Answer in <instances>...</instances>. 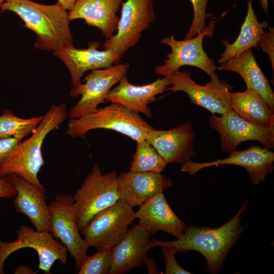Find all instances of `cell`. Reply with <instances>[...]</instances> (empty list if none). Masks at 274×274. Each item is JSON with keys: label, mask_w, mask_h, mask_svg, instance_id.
Masks as SVG:
<instances>
[{"label": "cell", "mask_w": 274, "mask_h": 274, "mask_svg": "<svg viewBox=\"0 0 274 274\" xmlns=\"http://www.w3.org/2000/svg\"><path fill=\"white\" fill-rule=\"evenodd\" d=\"M168 77L172 86V92H185L194 104L208 110L213 114H226L232 109L230 106V90L233 87L220 79L215 73L209 82L204 85L195 83L188 71L173 72Z\"/></svg>", "instance_id": "30bf717a"}, {"label": "cell", "mask_w": 274, "mask_h": 274, "mask_svg": "<svg viewBox=\"0 0 274 274\" xmlns=\"http://www.w3.org/2000/svg\"><path fill=\"white\" fill-rule=\"evenodd\" d=\"M215 23V20H211L202 31L190 39L178 41L173 35L162 39L161 43L169 46L171 51L167 54L164 64L156 67L154 72L168 76L183 66L191 65L201 69L210 77L217 66L214 59L210 58L204 50L203 40L206 36L212 37Z\"/></svg>", "instance_id": "9c48e42d"}, {"label": "cell", "mask_w": 274, "mask_h": 274, "mask_svg": "<svg viewBox=\"0 0 274 274\" xmlns=\"http://www.w3.org/2000/svg\"><path fill=\"white\" fill-rule=\"evenodd\" d=\"M274 153L260 146L252 145L243 151H234L228 157L217 159L208 162H194L191 160L182 164L181 170L188 173L189 176L195 175L205 167L224 164L235 165L246 168L250 177L252 184L258 185L263 181L268 173L273 172Z\"/></svg>", "instance_id": "5bb4252c"}, {"label": "cell", "mask_w": 274, "mask_h": 274, "mask_svg": "<svg viewBox=\"0 0 274 274\" xmlns=\"http://www.w3.org/2000/svg\"><path fill=\"white\" fill-rule=\"evenodd\" d=\"M135 213L139 224L152 235L161 231L169 233L176 238L183 234L185 224L174 213L164 194L161 193L147 200Z\"/></svg>", "instance_id": "44dd1931"}, {"label": "cell", "mask_w": 274, "mask_h": 274, "mask_svg": "<svg viewBox=\"0 0 274 274\" xmlns=\"http://www.w3.org/2000/svg\"><path fill=\"white\" fill-rule=\"evenodd\" d=\"M77 0H58L57 4L61 6L66 11H70Z\"/></svg>", "instance_id": "e575fe53"}, {"label": "cell", "mask_w": 274, "mask_h": 274, "mask_svg": "<svg viewBox=\"0 0 274 274\" xmlns=\"http://www.w3.org/2000/svg\"><path fill=\"white\" fill-rule=\"evenodd\" d=\"M6 0H0V8L2 5V4Z\"/></svg>", "instance_id": "74e56055"}, {"label": "cell", "mask_w": 274, "mask_h": 274, "mask_svg": "<svg viewBox=\"0 0 274 274\" xmlns=\"http://www.w3.org/2000/svg\"><path fill=\"white\" fill-rule=\"evenodd\" d=\"M16 240L6 242L0 238V274L4 273L5 262L13 253L21 249L30 248L38 253V268L45 274L51 273L52 265L57 260L62 264L67 262V250L50 232L34 230L26 225H21L16 230Z\"/></svg>", "instance_id": "8992f818"}, {"label": "cell", "mask_w": 274, "mask_h": 274, "mask_svg": "<svg viewBox=\"0 0 274 274\" xmlns=\"http://www.w3.org/2000/svg\"><path fill=\"white\" fill-rule=\"evenodd\" d=\"M117 87L111 89L105 101L117 102L136 113H141L147 118L152 116L148 105L155 99L156 95L165 91L171 85L168 76L159 78L153 82L142 86L131 84L125 76L118 82Z\"/></svg>", "instance_id": "d6986e66"}, {"label": "cell", "mask_w": 274, "mask_h": 274, "mask_svg": "<svg viewBox=\"0 0 274 274\" xmlns=\"http://www.w3.org/2000/svg\"><path fill=\"white\" fill-rule=\"evenodd\" d=\"M210 126L216 130L221 139L223 152L230 154L237 146L247 141H256L264 148L274 147V126H258L241 117L234 111L210 117Z\"/></svg>", "instance_id": "7c38bea8"}, {"label": "cell", "mask_w": 274, "mask_h": 274, "mask_svg": "<svg viewBox=\"0 0 274 274\" xmlns=\"http://www.w3.org/2000/svg\"><path fill=\"white\" fill-rule=\"evenodd\" d=\"M167 163L146 139L136 142V150L129 166L130 171L161 173Z\"/></svg>", "instance_id": "4316f807"}, {"label": "cell", "mask_w": 274, "mask_h": 274, "mask_svg": "<svg viewBox=\"0 0 274 274\" xmlns=\"http://www.w3.org/2000/svg\"><path fill=\"white\" fill-rule=\"evenodd\" d=\"M194 135L192 126L185 123L165 130H156L152 127L146 140L167 164H184L196 155L193 149Z\"/></svg>", "instance_id": "2e32d148"}, {"label": "cell", "mask_w": 274, "mask_h": 274, "mask_svg": "<svg viewBox=\"0 0 274 274\" xmlns=\"http://www.w3.org/2000/svg\"><path fill=\"white\" fill-rule=\"evenodd\" d=\"M73 198V211L80 232L95 216L120 199L117 172L102 174L95 164Z\"/></svg>", "instance_id": "5b68a950"}, {"label": "cell", "mask_w": 274, "mask_h": 274, "mask_svg": "<svg viewBox=\"0 0 274 274\" xmlns=\"http://www.w3.org/2000/svg\"><path fill=\"white\" fill-rule=\"evenodd\" d=\"M113 261V248L98 250L87 256L79 268V274H109Z\"/></svg>", "instance_id": "83f0119b"}, {"label": "cell", "mask_w": 274, "mask_h": 274, "mask_svg": "<svg viewBox=\"0 0 274 274\" xmlns=\"http://www.w3.org/2000/svg\"><path fill=\"white\" fill-rule=\"evenodd\" d=\"M67 116L64 104L53 105L30 137L21 141L5 160L0 168V177L15 174L44 189L38 174L44 164L42 148L47 135L58 129Z\"/></svg>", "instance_id": "3957f363"}, {"label": "cell", "mask_w": 274, "mask_h": 274, "mask_svg": "<svg viewBox=\"0 0 274 274\" xmlns=\"http://www.w3.org/2000/svg\"><path fill=\"white\" fill-rule=\"evenodd\" d=\"M144 263L146 264L149 273H159V271L157 269V264L154 259H147Z\"/></svg>", "instance_id": "836d02e7"}, {"label": "cell", "mask_w": 274, "mask_h": 274, "mask_svg": "<svg viewBox=\"0 0 274 274\" xmlns=\"http://www.w3.org/2000/svg\"><path fill=\"white\" fill-rule=\"evenodd\" d=\"M21 142L14 138L0 139V168L7 158Z\"/></svg>", "instance_id": "1f68e13d"}, {"label": "cell", "mask_w": 274, "mask_h": 274, "mask_svg": "<svg viewBox=\"0 0 274 274\" xmlns=\"http://www.w3.org/2000/svg\"><path fill=\"white\" fill-rule=\"evenodd\" d=\"M247 5V15L238 37L231 44L227 40H222L225 49L218 60L220 63L226 62L249 49L257 47L264 32V29L268 25L266 21H258L253 8L252 0L248 1Z\"/></svg>", "instance_id": "d4e9b609"}, {"label": "cell", "mask_w": 274, "mask_h": 274, "mask_svg": "<svg viewBox=\"0 0 274 274\" xmlns=\"http://www.w3.org/2000/svg\"><path fill=\"white\" fill-rule=\"evenodd\" d=\"M193 8V18L192 24L184 39L195 37L206 27V18L209 16L206 12L209 0H190Z\"/></svg>", "instance_id": "f1b7e54d"}, {"label": "cell", "mask_w": 274, "mask_h": 274, "mask_svg": "<svg viewBox=\"0 0 274 274\" xmlns=\"http://www.w3.org/2000/svg\"><path fill=\"white\" fill-rule=\"evenodd\" d=\"M231 109L243 119L258 126H274V111L256 91L230 92Z\"/></svg>", "instance_id": "cb8c5ba5"}, {"label": "cell", "mask_w": 274, "mask_h": 274, "mask_svg": "<svg viewBox=\"0 0 274 274\" xmlns=\"http://www.w3.org/2000/svg\"><path fill=\"white\" fill-rule=\"evenodd\" d=\"M1 12L16 14L26 27L37 35L35 47L46 51H56L73 45L70 28L68 12L59 5H47L30 0H6Z\"/></svg>", "instance_id": "7a4b0ae2"}, {"label": "cell", "mask_w": 274, "mask_h": 274, "mask_svg": "<svg viewBox=\"0 0 274 274\" xmlns=\"http://www.w3.org/2000/svg\"><path fill=\"white\" fill-rule=\"evenodd\" d=\"M150 126L139 113L120 104L111 102L103 108L80 118L70 119L66 133L73 138L84 139L89 131L95 129L114 130L138 142L146 139Z\"/></svg>", "instance_id": "277c9868"}, {"label": "cell", "mask_w": 274, "mask_h": 274, "mask_svg": "<svg viewBox=\"0 0 274 274\" xmlns=\"http://www.w3.org/2000/svg\"><path fill=\"white\" fill-rule=\"evenodd\" d=\"M120 198L129 206H140L172 187L171 179L161 173L129 170L118 176Z\"/></svg>", "instance_id": "ac0fdd59"}, {"label": "cell", "mask_w": 274, "mask_h": 274, "mask_svg": "<svg viewBox=\"0 0 274 274\" xmlns=\"http://www.w3.org/2000/svg\"><path fill=\"white\" fill-rule=\"evenodd\" d=\"M150 234L140 224L129 228L113 248L109 274H122L144 263L150 249Z\"/></svg>", "instance_id": "ffe728a7"}, {"label": "cell", "mask_w": 274, "mask_h": 274, "mask_svg": "<svg viewBox=\"0 0 274 274\" xmlns=\"http://www.w3.org/2000/svg\"><path fill=\"white\" fill-rule=\"evenodd\" d=\"M122 6L117 33L107 39L104 45V50L114 51L121 57L156 20L153 0H125Z\"/></svg>", "instance_id": "8fae6325"}, {"label": "cell", "mask_w": 274, "mask_h": 274, "mask_svg": "<svg viewBox=\"0 0 274 274\" xmlns=\"http://www.w3.org/2000/svg\"><path fill=\"white\" fill-rule=\"evenodd\" d=\"M165 262V274H190L182 267L176 261L175 254L176 252L172 248L161 247Z\"/></svg>", "instance_id": "f546056e"}, {"label": "cell", "mask_w": 274, "mask_h": 274, "mask_svg": "<svg viewBox=\"0 0 274 274\" xmlns=\"http://www.w3.org/2000/svg\"><path fill=\"white\" fill-rule=\"evenodd\" d=\"M17 190L13 205L16 211L26 216L36 230L50 232L51 213L46 203L45 190L18 175L5 177Z\"/></svg>", "instance_id": "e0dca14e"}, {"label": "cell", "mask_w": 274, "mask_h": 274, "mask_svg": "<svg viewBox=\"0 0 274 274\" xmlns=\"http://www.w3.org/2000/svg\"><path fill=\"white\" fill-rule=\"evenodd\" d=\"M73 195L69 194L57 195L50 201V232L65 246L78 270L88 256L90 246L80 235L73 211Z\"/></svg>", "instance_id": "4fadbf2b"}, {"label": "cell", "mask_w": 274, "mask_h": 274, "mask_svg": "<svg viewBox=\"0 0 274 274\" xmlns=\"http://www.w3.org/2000/svg\"><path fill=\"white\" fill-rule=\"evenodd\" d=\"M217 69L237 73L244 79L247 88L255 90L274 111V93L269 81L257 63L251 49L220 63Z\"/></svg>", "instance_id": "603a6c76"}, {"label": "cell", "mask_w": 274, "mask_h": 274, "mask_svg": "<svg viewBox=\"0 0 274 274\" xmlns=\"http://www.w3.org/2000/svg\"><path fill=\"white\" fill-rule=\"evenodd\" d=\"M273 40V27L269 28L268 31H264L262 33L261 38L258 44L262 48L263 51L268 55L271 62L273 71L274 66Z\"/></svg>", "instance_id": "4dcf8cb0"}, {"label": "cell", "mask_w": 274, "mask_h": 274, "mask_svg": "<svg viewBox=\"0 0 274 274\" xmlns=\"http://www.w3.org/2000/svg\"><path fill=\"white\" fill-rule=\"evenodd\" d=\"M17 190L5 177H0V198H10L16 196Z\"/></svg>", "instance_id": "d6a6232c"}, {"label": "cell", "mask_w": 274, "mask_h": 274, "mask_svg": "<svg viewBox=\"0 0 274 274\" xmlns=\"http://www.w3.org/2000/svg\"><path fill=\"white\" fill-rule=\"evenodd\" d=\"M263 10L267 13L268 12V0H259Z\"/></svg>", "instance_id": "8d00e7d4"}, {"label": "cell", "mask_w": 274, "mask_h": 274, "mask_svg": "<svg viewBox=\"0 0 274 274\" xmlns=\"http://www.w3.org/2000/svg\"><path fill=\"white\" fill-rule=\"evenodd\" d=\"M125 0H77L68 11L70 20L81 19L99 29L107 39L117 31L119 18L117 13Z\"/></svg>", "instance_id": "7402d4cb"}, {"label": "cell", "mask_w": 274, "mask_h": 274, "mask_svg": "<svg viewBox=\"0 0 274 274\" xmlns=\"http://www.w3.org/2000/svg\"><path fill=\"white\" fill-rule=\"evenodd\" d=\"M43 116L22 118L11 111L5 109L0 116V139L14 138L21 141L31 134L38 126Z\"/></svg>", "instance_id": "484cf974"}, {"label": "cell", "mask_w": 274, "mask_h": 274, "mask_svg": "<svg viewBox=\"0 0 274 274\" xmlns=\"http://www.w3.org/2000/svg\"><path fill=\"white\" fill-rule=\"evenodd\" d=\"M246 200L241 209L229 221L216 228L209 227H186L183 235L175 241H162L152 239L150 249L166 247L176 253L195 250L200 252L207 261L206 269L217 273L222 268L224 259L231 247L236 243L244 229L241 226L242 213L248 208Z\"/></svg>", "instance_id": "6da1fadb"}, {"label": "cell", "mask_w": 274, "mask_h": 274, "mask_svg": "<svg viewBox=\"0 0 274 274\" xmlns=\"http://www.w3.org/2000/svg\"><path fill=\"white\" fill-rule=\"evenodd\" d=\"M14 273L21 274V273H35L33 270L28 266L26 265H22L18 267L14 271Z\"/></svg>", "instance_id": "d590c367"}, {"label": "cell", "mask_w": 274, "mask_h": 274, "mask_svg": "<svg viewBox=\"0 0 274 274\" xmlns=\"http://www.w3.org/2000/svg\"><path fill=\"white\" fill-rule=\"evenodd\" d=\"M135 219L132 208L119 199L95 216L80 233L97 250L112 248L125 235Z\"/></svg>", "instance_id": "52a82bcc"}, {"label": "cell", "mask_w": 274, "mask_h": 274, "mask_svg": "<svg viewBox=\"0 0 274 274\" xmlns=\"http://www.w3.org/2000/svg\"><path fill=\"white\" fill-rule=\"evenodd\" d=\"M99 45L98 42H92L86 49L76 48L73 45L53 52L68 68L73 86L81 83V78L86 72L118 63L121 57L118 53L111 50H99Z\"/></svg>", "instance_id": "9a60e30c"}, {"label": "cell", "mask_w": 274, "mask_h": 274, "mask_svg": "<svg viewBox=\"0 0 274 274\" xmlns=\"http://www.w3.org/2000/svg\"><path fill=\"white\" fill-rule=\"evenodd\" d=\"M129 68V63H125L91 71L85 77L84 83L73 86L70 90L71 97L81 96L68 112L70 119L78 118L96 111L99 104L106 102L112 87L126 76Z\"/></svg>", "instance_id": "ba28073f"}]
</instances>
